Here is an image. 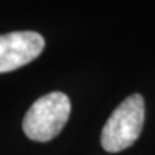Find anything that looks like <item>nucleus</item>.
Listing matches in <instances>:
<instances>
[{
    "mask_svg": "<svg viewBox=\"0 0 155 155\" xmlns=\"http://www.w3.org/2000/svg\"><path fill=\"white\" fill-rule=\"evenodd\" d=\"M71 115V101L63 92L40 96L23 119L26 137L36 142H48L59 135Z\"/></svg>",
    "mask_w": 155,
    "mask_h": 155,
    "instance_id": "2",
    "label": "nucleus"
},
{
    "mask_svg": "<svg viewBox=\"0 0 155 155\" xmlns=\"http://www.w3.org/2000/svg\"><path fill=\"white\" fill-rule=\"evenodd\" d=\"M145 119L144 98L139 94L122 101L111 114L101 134V144L106 152L129 148L139 138Z\"/></svg>",
    "mask_w": 155,
    "mask_h": 155,
    "instance_id": "1",
    "label": "nucleus"
},
{
    "mask_svg": "<svg viewBox=\"0 0 155 155\" xmlns=\"http://www.w3.org/2000/svg\"><path fill=\"white\" fill-rule=\"evenodd\" d=\"M45 49V39L38 32L0 35V73L12 72L35 61Z\"/></svg>",
    "mask_w": 155,
    "mask_h": 155,
    "instance_id": "3",
    "label": "nucleus"
}]
</instances>
